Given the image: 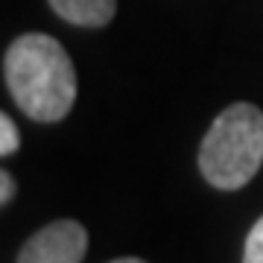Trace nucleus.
<instances>
[{
  "label": "nucleus",
  "instance_id": "obj_1",
  "mask_svg": "<svg viewBox=\"0 0 263 263\" xmlns=\"http://www.w3.org/2000/svg\"><path fill=\"white\" fill-rule=\"evenodd\" d=\"M3 82L21 111L38 123L65 120L76 103V67L53 35L27 32L3 53Z\"/></svg>",
  "mask_w": 263,
  "mask_h": 263
},
{
  "label": "nucleus",
  "instance_id": "obj_2",
  "mask_svg": "<svg viewBox=\"0 0 263 263\" xmlns=\"http://www.w3.org/2000/svg\"><path fill=\"white\" fill-rule=\"evenodd\" d=\"M263 164V111L234 103L219 111L199 146V170L211 187L240 190Z\"/></svg>",
  "mask_w": 263,
  "mask_h": 263
},
{
  "label": "nucleus",
  "instance_id": "obj_3",
  "mask_svg": "<svg viewBox=\"0 0 263 263\" xmlns=\"http://www.w3.org/2000/svg\"><path fill=\"white\" fill-rule=\"evenodd\" d=\"M88 252V231L76 219H56L38 228L21 246L18 263H82Z\"/></svg>",
  "mask_w": 263,
  "mask_h": 263
},
{
  "label": "nucleus",
  "instance_id": "obj_4",
  "mask_svg": "<svg viewBox=\"0 0 263 263\" xmlns=\"http://www.w3.org/2000/svg\"><path fill=\"white\" fill-rule=\"evenodd\" d=\"M50 9L73 27H105L117 12V0H47Z\"/></svg>",
  "mask_w": 263,
  "mask_h": 263
},
{
  "label": "nucleus",
  "instance_id": "obj_5",
  "mask_svg": "<svg viewBox=\"0 0 263 263\" xmlns=\"http://www.w3.org/2000/svg\"><path fill=\"white\" fill-rule=\"evenodd\" d=\"M21 146V135H18V126L12 123L9 114H0V155L9 158L15 155Z\"/></svg>",
  "mask_w": 263,
  "mask_h": 263
},
{
  "label": "nucleus",
  "instance_id": "obj_6",
  "mask_svg": "<svg viewBox=\"0 0 263 263\" xmlns=\"http://www.w3.org/2000/svg\"><path fill=\"white\" fill-rule=\"evenodd\" d=\"M243 263H263V216L252 226L243 246Z\"/></svg>",
  "mask_w": 263,
  "mask_h": 263
},
{
  "label": "nucleus",
  "instance_id": "obj_7",
  "mask_svg": "<svg viewBox=\"0 0 263 263\" xmlns=\"http://www.w3.org/2000/svg\"><path fill=\"white\" fill-rule=\"evenodd\" d=\"M15 190H18V184L12 179V173L3 170V173H0V205H9L12 199H15Z\"/></svg>",
  "mask_w": 263,
  "mask_h": 263
},
{
  "label": "nucleus",
  "instance_id": "obj_8",
  "mask_svg": "<svg viewBox=\"0 0 263 263\" xmlns=\"http://www.w3.org/2000/svg\"><path fill=\"white\" fill-rule=\"evenodd\" d=\"M108 263H146L143 257H117V260H108Z\"/></svg>",
  "mask_w": 263,
  "mask_h": 263
}]
</instances>
